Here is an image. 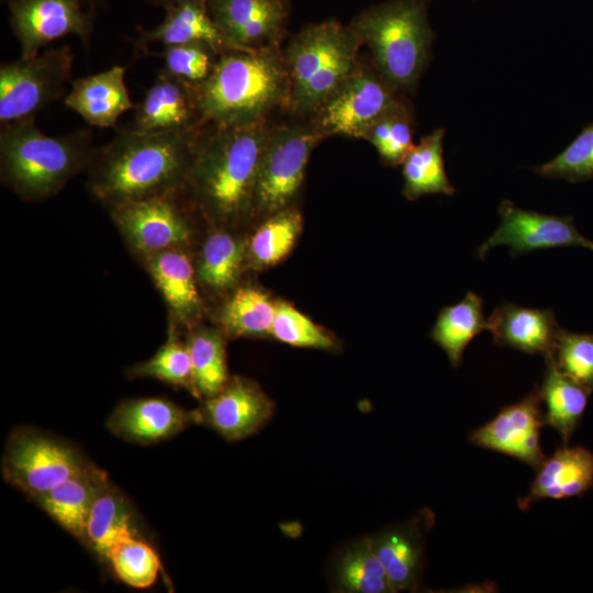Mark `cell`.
<instances>
[{
    "mask_svg": "<svg viewBox=\"0 0 593 593\" xmlns=\"http://www.w3.org/2000/svg\"><path fill=\"white\" fill-rule=\"evenodd\" d=\"M548 358L561 372L593 392V334L561 328Z\"/></svg>",
    "mask_w": 593,
    "mask_h": 593,
    "instance_id": "obj_39",
    "label": "cell"
},
{
    "mask_svg": "<svg viewBox=\"0 0 593 593\" xmlns=\"http://www.w3.org/2000/svg\"><path fill=\"white\" fill-rule=\"evenodd\" d=\"M322 136L307 126H288L268 136L256 181L253 209L275 214L299 190L311 150Z\"/></svg>",
    "mask_w": 593,
    "mask_h": 593,
    "instance_id": "obj_9",
    "label": "cell"
},
{
    "mask_svg": "<svg viewBox=\"0 0 593 593\" xmlns=\"http://www.w3.org/2000/svg\"><path fill=\"white\" fill-rule=\"evenodd\" d=\"M534 171L548 179L581 182L593 178V123L551 160L537 166Z\"/></svg>",
    "mask_w": 593,
    "mask_h": 593,
    "instance_id": "obj_38",
    "label": "cell"
},
{
    "mask_svg": "<svg viewBox=\"0 0 593 593\" xmlns=\"http://www.w3.org/2000/svg\"><path fill=\"white\" fill-rule=\"evenodd\" d=\"M246 244L224 231L212 232L203 242L195 265L198 281L216 292L232 289L240 275Z\"/></svg>",
    "mask_w": 593,
    "mask_h": 593,
    "instance_id": "obj_30",
    "label": "cell"
},
{
    "mask_svg": "<svg viewBox=\"0 0 593 593\" xmlns=\"http://www.w3.org/2000/svg\"><path fill=\"white\" fill-rule=\"evenodd\" d=\"M378 150L384 163L402 164L413 144V127L406 107L376 121L362 135Z\"/></svg>",
    "mask_w": 593,
    "mask_h": 593,
    "instance_id": "obj_37",
    "label": "cell"
},
{
    "mask_svg": "<svg viewBox=\"0 0 593 593\" xmlns=\"http://www.w3.org/2000/svg\"><path fill=\"white\" fill-rule=\"evenodd\" d=\"M499 214L500 225L477 248L480 259H484L492 248L502 245L507 246L513 255L567 246L583 247L593 251V240L578 232L571 216L524 210L510 200L501 202Z\"/></svg>",
    "mask_w": 593,
    "mask_h": 593,
    "instance_id": "obj_12",
    "label": "cell"
},
{
    "mask_svg": "<svg viewBox=\"0 0 593 593\" xmlns=\"http://www.w3.org/2000/svg\"><path fill=\"white\" fill-rule=\"evenodd\" d=\"M374 553L380 561L394 592L412 590L422 571V534L416 525L389 529L371 538Z\"/></svg>",
    "mask_w": 593,
    "mask_h": 593,
    "instance_id": "obj_26",
    "label": "cell"
},
{
    "mask_svg": "<svg viewBox=\"0 0 593 593\" xmlns=\"http://www.w3.org/2000/svg\"><path fill=\"white\" fill-rule=\"evenodd\" d=\"M74 54L66 44L0 66L1 125L34 116L59 99L72 74Z\"/></svg>",
    "mask_w": 593,
    "mask_h": 593,
    "instance_id": "obj_7",
    "label": "cell"
},
{
    "mask_svg": "<svg viewBox=\"0 0 593 593\" xmlns=\"http://www.w3.org/2000/svg\"><path fill=\"white\" fill-rule=\"evenodd\" d=\"M130 377L154 378L171 385L184 388L195 395L192 367L186 342L177 333L176 322L170 321L165 344L146 361L128 370Z\"/></svg>",
    "mask_w": 593,
    "mask_h": 593,
    "instance_id": "obj_34",
    "label": "cell"
},
{
    "mask_svg": "<svg viewBox=\"0 0 593 593\" xmlns=\"http://www.w3.org/2000/svg\"><path fill=\"white\" fill-rule=\"evenodd\" d=\"M444 128H436L423 136L404 158L402 175L403 194L415 200L425 194L452 195L456 192L450 183L443 157Z\"/></svg>",
    "mask_w": 593,
    "mask_h": 593,
    "instance_id": "obj_27",
    "label": "cell"
},
{
    "mask_svg": "<svg viewBox=\"0 0 593 593\" xmlns=\"http://www.w3.org/2000/svg\"><path fill=\"white\" fill-rule=\"evenodd\" d=\"M107 473L90 465L34 501L65 530L85 540L89 512Z\"/></svg>",
    "mask_w": 593,
    "mask_h": 593,
    "instance_id": "obj_24",
    "label": "cell"
},
{
    "mask_svg": "<svg viewBox=\"0 0 593 593\" xmlns=\"http://www.w3.org/2000/svg\"><path fill=\"white\" fill-rule=\"evenodd\" d=\"M276 304L259 289H236L220 311V323L231 336H251L270 333Z\"/></svg>",
    "mask_w": 593,
    "mask_h": 593,
    "instance_id": "obj_32",
    "label": "cell"
},
{
    "mask_svg": "<svg viewBox=\"0 0 593 593\" xmlns=\"http://www.w3.org/2000/svg\"><path fill=\"white\" fill-rule=\"evenodd\" d=\"M200 127L165 133L133 127L119 131L110 143L94 150L89 163L92 194L108 209L153 197L178 195Z\"/></svg>",
    "mask_w": 593,
    "mask_h": 593,
    "instance_id": "obj_1",
    "label": "cell"
},
{
    "mask_svg": "<svg viewBox=\"0 0 593 593\" xmlns=\"http://www.w3.org/2000/svg\"><path fill=\"white\" fill-rule=\"evenodd\" d=\"M392 90L384 79L354 71L317 109L321 130L362 137L376 121L405 107Z\"/></svg>",
    "mask_w": 593,
    "mask_h": 593,
    "instance_id": "obj_11",
    "label": "cell"
},
{
    "mask_svg": "<svg viewBox=\"0 0 593 593\" xmlns=\"http://www.w3.org/2000/svg\"><path fill=\"white\" fill-rule=\"evenodd\" d=\"M177 199L153 197L109 208L126 245L141 260L190 244L192 231Z\"/></svg>",
    "mask_w": 593,
    "mask_h": 593,
    "instance_id": "obj_10",
    "label": "cell"
},
{
    "mask_svg": "<svg viewBox=\"0 0 593 593\" xmlns=\"http://www.w3.org/2000/svg\"><path fill=\"white\" fill-rule=\"evenodd\" d=\"M593 488V452L584 447H561L536 469L528 494L517 501L527 511L540 500L580 496Z\"/></svg>",
    "mask_w": 593,
    "mask_h": 593,
    "instance_id": "obj_21",
    "label": "cell"
},
{
    "mask_svg": "<svg viewBox=\"0 0 593 593\" xmlns=\"http://www.w3.org/2000/svg\"><path fill=\"white\" fill-rule=\"evenodd\" d=\"M545 425L539 388L521 401L503 407L491 421L470 434L480 448L500 452L537 469L546 459L540 446Z\"/></svg>",
    "mask_w": 593,
    "mask_h": 593,
    "instance_id": "obj_14",
    "label": "cell"
},
{
    "mask_svg": "<svg viewBox=\"0 0 593 593\" xmlns=\"http://www.w3.org/2000/svg\"><path fill=\"white\" fill-rule=\"evenodd\" d=\"M81 0H10V23L19 41L21 57L37 55L43 47L67 35L87 45L92 31Z\"/></svg>",
    "mask_w": 593,
    "mask_h": 593,
    "instance_id": "obj_13",
    "label": "cell"
},
{
    "mask_svg": "<svg viewBox=\"0 0 593 593\" xmlns=\"http://www.w3.org/2000/svg\"><path fill=\"white\" fill-rule=\"evenodd\" d=\"M1 126V182L24 201L58 193L88 168L96 150L89 131L51 136L35 125L33 116Z\"/></svg>",
    "mask_w": 593,
    "mask_h": 593,
    "instance_id": "obj_3",
    "label": "cell"
},
{
    "mask_svg": "<svg viewBox=\"0 0 593 593\" xmlns=\"http://www.w3.org/2000/svg\"><path fill=\"white\" fill-rule=\"evenodd\" d=\"M301 227L302 217L298 211L281 210L256 230L247 253L257 266L275 265L290 253Z\"/></svg>",
    "mask_w": 593,
    "mask_h": 593,
    "instance_id": "obj_35",
    "label": "cell"
},
{
    "mask_svg": "<svg viewBox=\"0 0 593 593\" xmlns=\"http://www.w3.org/2000/svg\"><path fill=\"white\" fill-rule=\"evenodd\" d=\"M493 342L530 355H552L561 327L549 309L503 303L486 317Z\"/></svg>",
    "mask_w": 593,
    "mask_h": 593,
    "instance_id": "obj_19",
    "label": "cell"
},
{
    "mask_svg": "<svg viewBox=\"0 0 593 593\" xmlns=\"http://www.w3.org/2000/svg\"><path fill=\"white\" fill-rule=\"evenodd\" d=\"M358 41L335 20L310 24L293 37L284 63L294 111L318 109L355 71Z\"/></svg>",
    "mask_w": 593,
    "mask_h": 593,
    "instance_id": "obj_6",
    "label": "cell"
},
{
    "mask_svg": "<svg viewBox=\"0 0 593 593\" xmlns=\"http://www.w3.org/2000/svg\"><path fill=\"white\" fill-rule=\"evenodd\" d=\"M427 8V0H388L359 14L350 26L393 89H413L428 63L434 33Z\"/></svg>",
    "mask_w": 593,
    "mask_h": 593,
    "instance_id": "obj_5",
    "label": "cell"
},
{
    "mask_svg": "<svg viewBox=\"0 0 593 593\" xmlns=\"http://www.w3.org/2000/svg\"><path fill=\"white\" fill-rule=\"evenodd\" d=\"M186 344L191 360L195 396L208 399L215 395L228 380L222 335L211 328H195Z\"/></svg>",
    "mask_w": 593,
    "mask_h": 593,
    "instance_id": "obj_31",
    "label": "cell"
},
{
    "mask_svg": "<svg viewBox=\"0 0 593 593\" xmlns=\"http://www.w3.org/2000/svg\"><path fill=\"white\" fill-rule=\"evenodd\" d=\"M485 329L488 324L483 299L475 292L468 291L458 303L440 310L430 337L457 368L461 365L467 346Z\"/></svg>",
    "mask_w": 593,
    "mask_h": 593,
    "instance_id": "obj_28",
    "label": "cell"
},
{
    "mask_svg": "<svg viewBox=\"0 0 593 593\" xmlns=\"http://www.w3.org/2000/svg\"><path fill=\"white\" fill-rule=\"evenodd\" d=\"M335 582L344 592H394L374 553L371 538L359 540L339 557L335 567Z\"/></svg>",
    "mask_w": 593,
    "mask_h": 593,
    "instance_id": "obj_33",
    "label": "cell"
},
{
    "mask_svg": "<svg viewBox=\"0 0 593 593\" xmlns=\"http://www.w3.org/2000/svg\"><path fill=\"white\" fill-rule=\"evenodd\" d=\"M270 333L278 340L298 347L329 348L333 345L322 328L287 303L276 305Z\"/></svg>",
    "mask_w": 593,
    "mask_h": 593,
    "instance_id": "obj_40",
    "label": "cell"
},
{
    "mask_svg": "<svg viewBox=\"0 0 593 593\" xmlns=\"http://www.w3.org/2000/svg\"><path fill=\"white\" fill-rule=\"evenodd\" d=\"M124 77L125 67L115 65L78 78L71 82L64 103L91 126L113 127L124 112L134 108Z\"/></svg>",
    "mask_w": 593,
    "mask_h": 593,
    "instance_id": "obj_22",
    "label": "cell"
},
{
    "mask_svg": "<svg viewBox=\"0 0 593 593\" xmlns=\"http://www.w3.org/2000/svg\"><path fill=\"white\" fill-rule=\"evenodd\" d=\"M133 128L146 133L179 132L202 125L195 86L164 69L135 107Z\"/></svg>",
    "mask_w": 593,
    "mask_h": 593,
    "instance_id": "obj_17",
    "label": "cell"
},
{
    "mask_svg": "<svg viewBox=\"0 0 593 593\" xmlns=\"http://www.w3.org/2000/svg\"><path fill=\"white\" fill-rule=\"evenodd\" d=\"M273 404L253 381L228 378L223 389L198 410L205 423L227 440H240L258 430L271 416Z\"/></svg>",
    "mask_w": 593,
    "mask_h": 593,
    "instance_id": "obj_15",
    "label": "cell"
},
{
    "mask_svg": "<svg viewBox=\"0 0 593 593\" xmlns=\"http://www.w3.org/2000/svg\"><path fill=\"white\" fill-rule=\"evenodd\" d=\"M108 562L121 581L136 589L150 586L160 569L156 551L136 534L119 539Z\"/></svg>",
    "mask_w": 593,
    "mask_h": 593,
    "instance_id": "obj_36",
    "label": "cell"
},
{
    "mask_svg": "<svg viewBox=\"0 0 593 593\" xmlns=\"http://www.w3.org/2000/svg\"><path fill=\"white\" fill-rule=\"evenodd\" d=\"M269 46L221 54L195 86L201 123L237 125L262 120L289 92L286 63Z\"/></svg>",
    "mask_w": 593,
    "mask_h": 593,
    "instance_id": "obj_4",
    "label": "cell"
},
{
    "mask_svg": "<svg viewBox=\"0 0 593 593\" xmlns=\"http://www.w3.org/2000/svg\"><path fill=\"white\" fill-rule=\"evenodd\" d=\"M164 21L142 32L138 45L160 43L164 47L180 44H201L217 54L240 51L223 34L212 19L206 0H174L166 7Z\"/></svg>",
    "mask_w": 593,
    "mask_h": 593,
    "instance_id": "obj_20",
    "label": "cell"
},
{
    "mask_svg": "<svg viewBox=\"0 0 593 593\" xmlns=\"http://www.w3.org/2000/svg\"><path fill=\"white\" fill-rule=\"evenodd\" d=\"M539 388L545 425L553 428L568 444L588 407L591 390L561 372L551 358Z\"/></svg>",
    "mask_w": 593,
    "mask_h": 593,
    "instance_id": "obj_25",
    "label": "cell"
},
{
    "mask_svg": "<svg viewBox=\"0 0 593 593\" xmlns=\"http://www.w3.org/2000/svg\"><path fill=\"white\" fill-rule=\"evenodd\" d=\"M10 1V0H9Z\"/></svg>",
    "mask_w": 593,
    "mask_h": 593,
    "instance_id": "obj_43",
    "label": "cell"
},
{
    "mask_svg": "<svg viewBox=\"0 0 593 593\" xmlns=\"http://www.w3.org/2000/svg\"><path fill=\"white\" fill-rule=\"evenodd\" d=\"M191 423H199L198 411L187 412L166 399L146 398L121 403L107 424L124 440L152 444L178 434Z\"/></svg>",
    "mask_w": 593,
    "mask_h": 593,
    "instance_id": "obj_18",
    "label": "cell"
},
{
    "mask_svg": "<svg viewBox=\"0 0 593 593\" xmlns=\"http://www.w3.org/2000/svg\"><path fill=\"white\" fill-rule=\"evenodd\" d=\"M202 125L180 192L186 191L213 221L231 224L253 209L268 132L262 122ZM179 192V193H180Z\"/></svg>",
    "mask_w": 593,
    "mask_h": 593,
    "instance_id": "obj_2",
    "label": "cell"
},
{
    "mask_svg": "<svg viewBox=\"0 0 593 593\" xmlns=\"http://www.w3.org/2000/svg\"><path fill=\"white\" fill-rule=\"evenodd\" d=\"M220 54L201 44H180L165 47L164 70L198 86L211 74Z\"/></svg>",
    "mask_w": 593,
    "mask_h": 593,
    "instance_id": "obj_41",
    "label": "cell"
},
{
    "mask_svg": "<svg viewBox=\"0 0 593 593\" xmlns=\"http://www.w3.org/2000/svg\"><path fill=\"white\" fill-rule=\"evenodd\" d=\"M150 1L160 3V4H163L164 7H166L167 4H169L170 2H172L174 0H150Z\"/></svg>",
    "mask_w": 593,
    "mask_h": 593,
    "instance_id": "obj_42",
    "label": "cell"
},
{
    "mask_svg": "<svg viewBox=\"0 0 593 593\" xmlns=\"http://www.w3.org/2000/svg\"><path fill=\"white\" fill-rule=\"evenodd\" d=\"M132 534L136 532L132 527L126 502L107 477L92 502L85 541L101 560L108 562L116 541Z\"/></svg>",
    "mask_w": 593,
    "mask_h": 593,
    "instance_id": "obj_29",
    "label": "cell"
},
{
    "mask_svg": "<svg viewBox=\"0 0 593 593\" xmlns=\"http://www.w3.org/2000/svg\"><path fill=\"white\" fill-rule=\"evenodd\" d=\"M206 5L223 34L240 51L269 46L289 15L287 0H206Z\"/></svg>",
    "mask_w": 593,
    "mask_h": 593,
    "instance_id": "obj_16",
    "label": "cell"
},
{
    "mask_svg": "<svg viewBox=\"0 0 593 593\" xmlns=\"http://www.w3.org/2000/svg\"><path fill=\"white\" fill-rule=\"evenodd\" d=\"M176 323L189 325L201 313L195 265L186 248H172L143 260Z\"/></svg>",
    "mask_w": 593,
    "mask_h": 593,
    "instance_id": "obj_23",
    "label": "cell"
},
{
    "mask_svg": "<svg viewBox=\"0 0 593 593\" xmlns=\"http://www.w3.org/2000/svg\"><path fill=\"white\" fill-rule=\"evenodd\" d=\"M89 466L66 444L23 429L13 433L8 440L2 470L10 484L34 500Z\"/></svg>",
    "mask_w": 593,
    "mask_h": 593,
    "instance_id": "obj_8",
    "label": "cell"
}]
</instances>
